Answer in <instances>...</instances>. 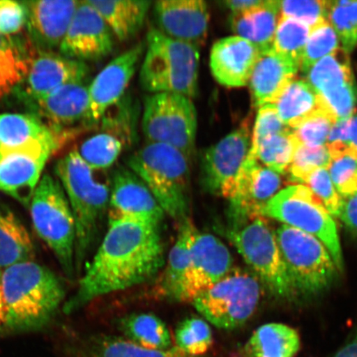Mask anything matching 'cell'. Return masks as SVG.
Listing matches in <instances>:
<instances>
[{"label": "cell", "instance_id": "cell-1", "mask_svg": "<svg viewBox=\"0 0 357 357\" xmlns=\"http://www.w3.org/2000/svg\"><path fill=\"white\" fill-rule=\"evenodd\" d=\"M164 262L158 225L109 222L108 233L91 265L62 311L73 314L97 298L146 282L158 274Z\"/></svg>", "mask_w": 357, "mask_h": 357}, {"label": "cell", "instance_id": "cell-2", "mask_svg": "<svg viewBox=\"0 0 357 357\" xmlns=\"http://www.w3.org/2000/svg\"><path fill=\"white\" fill-rule=\"evenodd\" d=\"M1 282L4 333L33 332L47 327L66 298L61 279L34 261L3 271Z\"/></svg>", "mask_w": 357, "mask_h": 357}, {"label": "cell", "instance_id": "cell-3", "mask_svg": "<svg viewBox=\"0 0 357 357\" xmlns=\"http://www.w3.org/2000/svg\"><path fill=\"white\" fill-rule=\"evenodd\" d=\"M105 171L93 169L73 149L56 163L55 174L63 187L75 222V267L82 270L95 242L98 225L109 204L110 183Z\"/></svg>", "mask_w": 357, "mask_h": 357}, {"label": "cell", "instance_id": "cell-4", "mask_svg": "<svg viewBox=\"0 0 357 357\" xmlns=\"http://www.w3.org/2000/svg\"><path fill=\"white\" fill-rule=\"evenodd\" d=\"M127 167L144 181L163 211L174 220H187L191 160L174 147L146 144L126 159Z\"/></svg>", "mask_w": 357, "mask_h": 357}, {"label": "cell", "instance_id": "cell-5", "mask_svg": "<svg viewBox=\"0 0 357 357\" xmlns=\"http://www.w3.org/2000/svg\"><path fill=\"white\" fill-rule=\"evenodd\" d=\"M199 58V47L151 29L140 69L142 88L151 93H178L193 99L198 93Z\"/></svg>", "mask_w": 357, "mask_h": 357}, {"label": "cell", "instance_id": "cell-6", "mask_svg": "<svg viewBox=\"0 0 357 357\" xmlns=\"http://www.w3.org/2000/svg\"><path fill=\"white\" fill-rule=\"evenodd\" d=\"M36 233L52 250L66 275L75 271V222L63 187L44 174L29 204Z\"/></svg>", "mask_w": 357, "mask_h": 357}, {"label": "cell", "instance_id": "cell-7", "mask_svg": "<svg viewBox=\"0 0 357 357\" xmlns=\"http://www.w3.org/2000/svg\"><path fill=\"white\" fill-rule=\"evenodd\" d=\"M284 225L305 231L322 243L337 270H342L343 257L336 222L322 202L305 185L288 186L276 194L262 211Z\"/></svg>", "mask_w": 357, "mask_h": 357}, {"label": "cell", "instance_id": "cell-8", "mask_svg": "<svg viewBox=\"0 0 357 357\" xmlns=\"http://www.w3.org/2000/svg\"><path fill=\"white\" fill-rule=\"evenodd\" d=\"M142 128L146 144L174 147L192 162L198 116L190 98L172 93H151L146 97Z\"/></svg>", "mask_w": 357, "mask_h": 357}, {"label": "cell", "instance_id": "cell-9", "mask_svg": "<svg viewBox=\"0 0 357 357\" xmlns=\"http://www.w3.org/2000/svg\"><path fill=\"white\" fill-rule=\"evenodd\" d=\"M275 236L285 269L296 291L316 294L331 284L337 268L319 239L284 225L276 230Z\"/></svg>", "mask_w": 357, "mask_h": 357}, {"label": "cell", "instance_id": "cell-10", "mask_svg": "<svg viewBox=\"0 0 357 357\" xmlns=\"http://www.w3.org/2000/svg\"><path fill=\"white\" fill-rule=\"evenodd\" d=\"M260 296L261 285L256 276L235 269L192 302L209 323L217 328L233 330L251 318Z\"/></svg>", "mask_w": 357, "mask_h": 357}, {"label": "cell", "instance_id": "cell-11", "mask_svg": "<svg viewBox=\"0 0 357 357\" xmlns=\"http://www.w3.org/2000/svg\"><path fill=\"white\" fill-rule=\"evenodd\" d=\"M227 236L272 294L281 298H291L296 294L281 258L275 233L264 218L230 229Z\"/></svg>", "mask_w": 357, "mask_h": 357}, {"label": "cell", "instance_id": "cell-12", "mask_svg": "<svg viewBox=\"0 0 357 357\" xmlns=\"http://www.w3.org/2000/svg\"><path fill=\"white\" fill-rule=\"evenodd\" d=\"M58 140H35L0 153V191L29 208L49 158L61 149Z\"/></svg>", "mask_w": 357, "mask_h": 357}, {"label": "cell", "instance_id": "cell-13", "mask_svg": "<svg viewBox=\"0 0 357 357\" xmlns=\"http://www.w3.org/2000/svg\"><path fill=\"white\" fill-rule=\"evenodd\" d=\"M251 132L245 119L239 128L204 150L201 169L205 189L229 200L233 197L236 181L251 149Z\"/></svg>", "mask_w": 357, "mask_h": 357}, {"label": "cell", "instance_id": "cell-14", "mask_svg": "<svg viewBox=\"0 0 357 357\" xmlns=\"http://www.w3.org/2000/svg\"><path fill=\"white\" fill-rule=\"evenodd\" d=\"M305 77L337 122L356 114L357 86L349 55L342 48L317 62Z\"/></svg>", "mask_w": 357, "mask_h": 357}, {"label": "cell", "instance_id": "cell-15", "mask_svg": "<svg viewBox=\"0 0 357 357\" xmlns=\"http://www.w3.org/2000/svg\"><path fill=\"white\" fill-rule=\"evenodd\" d=\"M88 75L86 62L54 52L35 51L30 55L24 79L15 92L28 105L66 84L86 80Z\"/></svg>", "mask_w": 357, "mask_h": 357}, {"label": "cell", "instance_id": "cell-16", "mask_svg": "<svg viewBox=\"0 0 357 357\" xmlns=\"http://www.w3.org/2000/svg\"><path fill=\"white\" fill-rule=\"evenodd\" d=\"M144 51L145 45H135L115 57L89 83V105L84 123L86 128L102 121L112 107L122 99Z\"/></svg>", "mask_w": 357, "mask_h": 357}, {"label": "cell", "instance_id": "cell-17", "mask_svg": "<svg viewBox=\"0 0 357 357\" xmlns=\"http://www.w3.org/2000/svg\"><path fill=\"white\" fill-rule=\"evenodd\" d=\"M282 180L278 173L263 166L257 160H245L230 201L231 229L262 217L263 209L278 194Z\"/></svg>", "mask_w": 357, "mask_h": 357}, {"label": "cell", "instance_id": "cell-18", "mask_svg": "<svg viewBox=\"0 0 357 357\" xmlns=\"http://www.w3.org/2000/svg\"><path fill=\"white\" fill-rule=\"evenodd\" d=\"M109 222L160 225L164 211L149 187L127 167L115 169L110 181Z\"/></svg>", "mask_w": 357, "mask_h": 357}, {"label": "cell", "instance_id": "cell-19", "mask_svg": "<svg viewBox=\"0 0 357 357\" xmlns=\"http://www.w3.org/2000/svg\"><path fill=\"white\" fill-rule=\"evenodd\" d=\"M114 34L95 8L79 1L59 50L71 59L99 61L113 51Z\"/></svg>", "mask_w": 357, "mask_h": 357}, {"label": "cell", "instance_id": "cell-20", "mask_svg": "<svg viewBox=\"0 0 357 357\" xmlns=\"http://www.w3.org/2000/svg\"><path fill=\"white\" fill-rule=\"evenodd\" d=\"M233 257L220 239L208 234H196L188 271L182 284L180 302L193 301L229 273Z\"/></svg>", "mask_w": 357, "mask_h": 357}, {"label": "cell", "instance_id": "cell-21", "mask_svg": "<svg viewBox=\"0 0 357 357\" xmlns=\"http://www.w3.org/2000/svg\"><path fill=\"white\" fill-rule=\"evenodd\" d=\"M156 29L199 48L206 42L209 10L203 0H160L153 7Z\"/></svg>", "mask_w": 357, "mask_h": 357}, {"label": "cell", "instance_id": "cell-22", "mask_svg": "<svg viewBox=\"0 0 357 357\" xmlns=\"http://www.w3.org/2000/svg\"><path fill=\"white\" fill-rule=\"evenodd\" d=\"M26 28L35 51L53 52L60 47L79 1L38 0L25 1Z\"/></svg>", "mask_w": 357, "mask_h": 357}, {"label": "cell", "instance_id": "cell-23", "mask_svg": "<svg viewBox=\"0 0 357 357\" xmlns=\"http://www.w3.org/2000/svg\"><path fill=\"white\" fill-rule=\"evenodd\" d=\"M89 84L86 80L66 84L26 105L48 128L69 134L67 128L86 121L89 105Z\"/></svg>", "mask_w": 357, "mask_h": 357}, {"label": "cell", "instance_id": "cell-24", "mask_svg": "<svg viewBox=\"0 0 357 357\" xmlns=\"http://www.w3.org/2000/svg\"><path fill=\"white\" fill-rule=\"evenodd\" d=\"M262 53L251 43L229 36L214 43L209 66L214 79L227 88L248 86L254 67Z\"/></svg>", "mask_w": 357, "mask_h": 357}, {"label": "cell", "instance_id": "cell-25", "mask_svg": "<svg viewBox=\"0 0 357 357\" xmlns=\"http://www.w3.org/2000/svg\"><path fill=\"white\" fill-rule=\"evenodd\" d=\"M300 67L271 50L259 58L248 86L257 108L274 104L290 82L296 79Z\"/></svg>", "mask_w": 357, "mask_h": 357}, {"label": "cell", "instance_id": "cell-26", "mask_svg": "<svg viewBox=\"0 0 357 357\" xmlns=\"http://www.w3.org/2000/svg\"><path fill=\"white\" fill-rule=\"evenodd\" d=\"M280 19V1L266 0L248 11L231 13L229 19L235 36L247 40L262 53L270 52Z\"/></svg>", "mask_w": 357, "mask_h": 357}, {"label": "cell", "instance_id": "cell-27", "mask_svg": "<svg viewBox=\"0 0 357 357\" xmlns=\"http://www.w3.org/2000/svg\"><path fill=\"white\" fill-rule=\"evenodd\" d=\"M68 352L70 357H195L176 347L163 351L149 350L126 338L101 334L74 343Z\"/></svg>", "mask_w": 357, "mask_h": 357}, {"label": "cell", "instance_id": "cell-28", "mask_svg": "<svg viewBox=\"0 0 357 357\" xmlns=\"http://www.w3.org/2000/svg\"><path fill=\"white\" fill-rule=\"evenodd\" d=\"M120 41L134 37L144 26L151 2L142 0H87Z\"/></svg>", "mask_w": 357, "mask_h": 357}, {"label": "cell", "instance_id": "cell-29", "mask_svg": "<svg viewBox=\"0 0 357 357\" xmlns=\"http://www.w3.org/2000/svg\"><path fill=\"white\" fill-rule=\"evenodd\" d=\"M272 105L282 122L291 130L312 116L324 112L328 114L320 96L305 79H294Z\"/></svg>", "mask_w": 357, "mask_h": 357}, {"label": "cell", "instance_id": "cell-30", "mask_svg": "<svg viewBox=\"0 0 357 357\" xmlns=\"http://www.w3.org/2000/svg\"><path fill=\"white\" fill-rule=\"evenodd\" d=\"M300 335L283 324L259 327L245 343L243 357H294L301 349Z\"/></svg>", "mask_w": 357, "mask_h": 357}, {"label": "cell", "instance_id": "cell-31", "mask_svg": "<svg viewBox=\"0 0 357 357\" xmlns=\"http://www.w3.org/2000/svg\"><path fill=\"white\" fill-rule=\"evenodd\" d=\"M32 238L12 209L0 204V271L33 261Z\"/></svg>", "mask_w": 357, "mask_h": 357}, {"label": "cell", "instance_id": "cell-32", "mask_svg": "<svg viewBox=\"0 0 357 357\" xmlns=\"http://www.w3.org/2000/svg\"><path fill=\"white\" fill-rule=\"evenodd\" d=\"M67 137L48 128L33 114H0V153L35 140L66 142Z\"/></svg>", "mask_w": 357, "mask_h": 357}, {"label": "cell", "instance_id": "cell-33", "mask_svg": "<svg viewBox=\"0 0 357 357\" xmlns=\"http://www.w3.org/2000/svg\"><path fill=\"white\" fill-rule=\"evenodd\" d=\"M197 229L187 218L181 223L175 245L168 257L166 272L160 283V292L173 301H180L183 282L190 262L192 247Z\"/></svg>", "mask_w": 357, "mask_h": 357}, {"label": "cell", "instance_id": "cell-34", "mask_svg": "<svg viewBox=\"0 0 357 357\" xmlns=\"http://www.w3.org/2000/svg\"><path fill=\"white\" fill-rule=\"evenodd\" d=\"M124 337L149 350L163 351L172 348V336L166 324L153 314H133L119 321Z\"/></svg>", "mask_w": 357, "mask_h": 357}, {"label": "cell", "instance_id": "cell-35", "mask_svg": "<svg viewBox=\"0 0 357 357\" xmlns=\"http://www.w3.org/2000/svg\"><path fill=\"white\" fill-rule=\"evenodd\" d=\"M29 56L15 39L0 35V102L24 79Z\"/></svg>", "mask_w": 357, "mask_h": 357}, {"label": "cell", "instance_id": "cell-36", "mask_svg": "<svg viewBox=\"0 0 357 357\" xmlns=\"http://www.w3.org/2000/svg\"><path fill=\"white\" fill-rule=\"evenodd\" d=\"M74 149L89 167L106 171L122 153L123 142L117 134L105 131L93 134Z\"/></svg>", "mask_w": 357, "mask_h": 357}, {"label": "cell", "instance_id": "cell-37", "mask_svg": "<svg viewBox=\"0 0 357 357\" xmlns=\"http://www.w3.org/2000/svg\"><path fill=\"white\" fill-rule=\"evenodd\" d=\"M312 29L292 17L280 16L271 51L301 66V61Z\"/></svg>", "mask_w": 357, "mask_h": 357}, {"label": "cell", "instance_id": "cell-38", "mask_svg": "<svg viewBox=\"0 0 357 357\" xmlns=\"http://www.w3.org/2000/svg\"><path fill=\"white\" fill-rule=\"evenodd\" d=\"M298 144L292 131L271 136L258 146L253 160L279 175L287 174Z\"/></svg>", "mask_w": 357, "mask_h": 357}, {"label": "cell", "instance_id": "cell-39", "mask_svg": "<svg viewBox=\"0 0 357 357\" xmlns=\"http://www.w3.org/2000/svg\"><path fill=\"white\" fill-rule=\"evenodd\" d=\"M328 21L348 55L357 47V1H328Z\"/></svg>", "mask_w": 357, "mask_h": 357}, {"label": "cell", "instance_id": "cell-40", "mask_svg": "<svg viewBox=\"0 0 357 357\" xmlns=\"http://www.w3.org/2000/svg\"><path fill=\"white\" fill-rule=\"evenodd\" d=\"M175 342L178 349L191 356L198 357L211 349L213 332L204 319L191 317L177 326Z\"/></svg>", "mask_w": 357, "mask_h": 357}, {"label": "cell", "instance_id": "cell-41", "mask_svg": "<svg viewBox=\"0 0 357 357\" xmlns=\"http://www.w3.org/2000/svg\"><path fill=\"white\" fill-rule=\"evenodd\" d=\"M341 48L336 32L328 21L312 29L303 52L300 71L305 75L311 67Z\"/></svg>", "mask_w": 357, "mask_h": 357}, {"label": "cell", "instance_id": "cell-42", "mask_svg": "<svg viewBox=\"0 0 357 357\" xmlns=\"http://www.w3.org/2000/svg\"><path fill=\"white\" fill-rule=\"evenodd\" d=\"M331 158L327 146H307L300 144L294 153L287 174L290 180L301 185L305 184L307 178L318 169H328Z\"/></svg>", "mask_w": 357, "mask_h": 357}, {"label": "cell", "instance_id": "cell-43", "mask_svg": "<svg viewBox=\"0 0 357 357\" xmlns=\"http://www.w3.org/2000/svg\"><path fill=\"white\" fill-rule=\"evenodd\" d=\"M280 118L274 105H266L258 108L255 123L252 132L251 149L248 160H253L258 146L266 138L280 133L291 132Z\"/></svg>", "mask_w": 357, "mask_h": 357}, {"label": "cell", "instance_id": "cell-44", "mask_svg": "<svg viewBox=\"0 0 357 357\" xmlns=\"http://www.w3.org/2000/svg\"><path fill=\"white\" fill-rule=\"evenodd\" d=\"M328 1L324 0H287L280 1V16L292 17L314 29L328 21Z\"/></svg>", "mask_w": 357, "mask_h": 357}, {"label": "cell", "instance_id": "cell-45", "mask_svg": "<svg viewBox=\"0 0 357 357\" xmlns=\"http://www.w3.org/2000/svg\"><path fill=\"white\" fill-rule=\"evenodd\" d=\"M328 171L333 184L342 199L357 193V160L349 154L331 158Z\"/></svg>", "mask_w": 357, "mask_h": 357}, {"label": "cell", "instance_id": "cell-46", "mask_svg": "<svg viewBox=\"0 0 357 357\" xmlns=\"http://www.w3.org/2000/svg\"><path fill=\"white\" fill-rule=\"evenodd\" d=\"M336 123L332 116L324 112L307 119L292 129V132L300 144L312 147L324 146L327 145L330 131Z\"/></svg>", "mask_w": 357, "mask_h": 357}, {"label": "cell", "instance_id": "cell-47", "mask_svg": "<svg viewBox=\"0 0 357 357\" xmlns=\"http://www.w3.org/2000/svg\"><path fill=\"white\" fill-rule=\"evenodd\" d=\"M303 185L309 187L332 216H339L343 199L335 188L328 169H316Z\"/></svg>", "mask_w": 357, "mask_h": 357}, {"label": "cell", "instance_id": "cell-48", "mask_svg": "<svg viewBox=\"0 0 357 357\" xmlns=\"http://www.w3.org/2000/svg\"><path fill=\"white\" fill-rule=\"evenodd\" d=\"M26 24V10L24 2L0 0V35L13 38L21 32Z\"/></svg>", "mask_w": 357, "mask_h": 357}, {"label": "cell", "instance_id": "cell-49", "mask_svg": "<svg viewBox=\"0 0 357 357\" xmlns=\"http://www.w3.org/2000/svg\"><path fill=\"white\" fill-rule=\"evenodd\" d=\"M338 218L344 223L347 229L357 236V193L343 199Z\"/></svg>", "mask_w": 357, "mask_h": 357}, {"label": "cell", "instance_id": "cell-50", "mask_svg": "<svg viewBox=\"0 0 357 357\" xmlns=\"http://www.w3.org/2000/svg\"><path fill=\"white\" fill-rule=\"evenodd\" d=\"M344 145L347 154L357 160V114L347 119V127Z\"/></svg>", "mask_w": 357, "mask_h": 357}, {"label": "cell", "instance_id": "cell-51", "mask_svg": "<svg viewBox=\"0 0 357 357\" xmlns=\"http://www.w3.org/2000/svg\"><path fill=\"white\" fill-rule=\"evenodd\" d=\"M266 0H227L223 2L231 13H239L262 6Z\"/></svg>", "mask_w": 357, "mask_h": 357}, {"label": "cell", "instance_id": "cell-52", "mask_svg": "<svg viewBox=\"0 0 357 357\" xmlns=\"http://www.w3.org/2000/svg\"><path fill=\"white\" fill-rule=\"evenodd\" d=\"M333 357H357V333L340 348Z\"/></svg>", "mask_w": 357, "mask_h": 357}, {"label": "cell", "instance_id": "cell-53", "mask_svg": "<svg viewBox=\"0 0 357 357\" xmlns=\"http://www.w3.org/2000/svg\"><path fill=\"white\" fill-rule=\"evenodd\" d=\"M2 272L0 271V335L4 333V323H6L1 282Z\"/></svg>", "mask_w": 357, "mask_h": 357}, {"label": "cell", "instance_id": "cell-54", "mask_svg": "<svg viewBox=\"0 0 357 357\" xmlns=\"http://www.w3.org/2000/svg\"><path fill=\"white\" fill-rule=\"evenodd\" d=\"M238 357H243V356H238Z\"/></svg>", "mask_w": 357, "mask_h": 357}]
</instances>
